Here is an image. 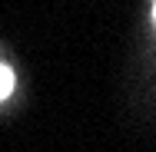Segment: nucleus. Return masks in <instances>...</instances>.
I'll use <instances>...</instances> for the list:
<instances>
[{"instance_id": "1", "label": "nucleus", "mask_w": 156, "mask_h": 152, "mask_svg": "<svg viewBox=\"0 0 156 152\" xmlns=\"http://www.w3.org/2000/svg\"><path fill=\"white\" fill-rule=\"evenodd\" d=\"M10 90H13V73H10V66H7V63L0 60V99H7Z\"/></svg>"}, {"instance_id": "2", "label": "nucleus", "mask_w": 156, "mask_h": 152, "mask_svg": "<svg viewBox=\"0 0 156 152\" xmlns=\"http://www.w3.org/2000/svg\"><path fill=\"white\" fill-rule=\"evenodd\" d=\"M153 17H156V7H153Z\"/></svg>"}]
</instances>
